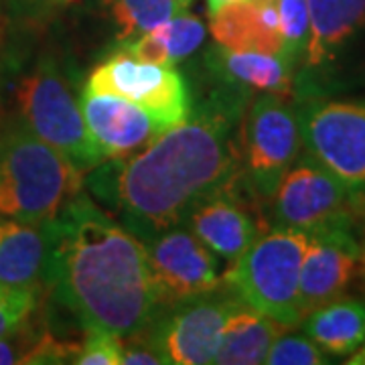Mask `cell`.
Segmentation results:
<instances>
[{"mask_svg":"<svg viewBox=\"0 0 365 365\" xmlns=\"http://www.w3.org/2000/svg\"><path fill=\"white\" fill-rule=\"evenodd\" d=\"M246 98L237 90L215 93L143 150L96 167L90 189L143 242L181 225L199 203L242 179L237 128Z\"/></svg>","mask_w":365,"mask_h":365,"instance_id":"cell-1","label":"cell"},{"mask_svg":"<svg viewBox=\"0 0 365 365\" xmlns=\"http://www.w3.org/2000/svg\"><path fill=\"white\" fill-rule=\"evenodd\" d=\"M81 327L132 337L163 311L140 237L79 193L51 220L47 284Z\"/></svg>","mask_w":365,"mask_h":365,"instance_id":"cell-2","label":"cell"},{"mask_svg":"<svg viewBox=\"0 0 365 365\" xmlns=\"http://www.w3.org/2000/svg\"><path fill=\"white\" fill-rule=\"evenodd\" d=\"M86 173L14 124L0 132V217L49 222L83 193Z\"/></svg>","mask_w":365,"mask_h":365,"instance_id":"cell-3","label":"cell"},{"mask_svg":"<svg viewBox=\"0 0 365 365\" xmlns=\"http://www.w3.org/2000/svg\"><path fill=\"white\" fill-rule=\"evenodd\" d=\"M309 234L290 227H274L250 246L232 268L222 276L246 307L270 317L272 321L299 327L302 321L299 304L300 266Z\"/></svg>","mask_w":365,"mask_h":365,"instance_id":"cell-4","label":"cell"},{"mask_svg":"<svg viewBox=\"0 0 365 365\" xmlns=\"http://www.w3.org/2000/svg\"><path fill=\"white\" fill-rule=\"evenodd\" d=\"M19 124L59 150L81 173H91L106 157L91 140L79 98L51 57H43L16 79L13 88Z\"/></svg>","mask_w":365,"mask_h":365,"instance_id":"cell-5","label":"cell"},{"mask_svg":"<svg viewBox=\"0 0 365 365\" xmlns=\"http://www.w3.org/2000/svg\"><path fill=\"white\" fill-rule=\"evenodd\" d=\"M302 146L297 108L278 93H260L240 122L242 173L250 191L270 201Z\"/></svg>","mask_w":365,"mask_h":365,"instance_id":"cell-6","label":"cell"},{"mask_svg":"<svg viewBox=\"0 0 365 365\" xmlns=\"http://www.w3.org/2000/svg\"><path fill=\"white\" fill-rule=\"evenodd\" d=\"M297 116L307 153L353 195L365 193V102L314 98Z\"/></svg>","mask_w":365,"mask_h":365,"instance_id":"cell-7","label":"cell"},{"mask_svg":"<svg viewBox=\"0 0 365 365\" xmlns=\"http://www.w3.org/2000/svg\"><path fill=\"white\" fill-rule=\"evenodd\" d=\"M242 304L230 288L222 287L167 307L140 331L163 364L207 365L215 361L227 317Z\"/></svg>","mask_w":365,"mask_h":365,"instance_id":"cell-8","label":"cell"},{"mask_svg":"<svg viewBox=\"0 0 365 365\" xmlns=\"http://www.w3.org/2000/svg\"><path fill=\"white\" fill-rule=\"evenodd\" d=\"M86 90L130 100L155 118L163 130L182 122L193 108L187 83L175 67L140 61L128 51H118L96 67Z\"/></svg>","mask_w":365,"mask_h":365,"instance_id":"cell-9","label":"cell"},{"mask_svg":"<svg viewBox=\"0 0 365 365\" xmlns=\"http://www.w3.org/2000/svg\"><path fill=\"white\" fill-rule=\"evenodd\" d=\"M351 191L311 155L287 170L272 195L276 227L311 234L329 223L353 220Z\"/></svg>","mask_w":365,"mask_h":365,"instance_id":"cell-10","label":"cell"},{"mask_svg":"<svg viewBox=\"0 0 365 365\" xmlns=\"http://www.w3.org/2000/svg\"><path fill=\"white\" fill-rule=\"evenodd\" d=\"M153 284L160 307L197 299L222 287L215 254L181 223L144 240Z\"/></svg>","mask_w":365,"mask_h":365,"instance_id":"cell-11","label":"cell"},{"mask_svg":"<svg viewBox=\"0 0 365 365\" xmlns=\"http://www.w3.org/2000/svg\"><path fill=\"white\" fill-rule=\"evenodd\" d=\"M357 262L359 240L353 234V220L329 223L309 234L299 284L302 319L343 297L357 274Z\"/></svg>","mask_w":365,"mask_h":365,"instance_id":"cell-12","label":"cell"},{"mask_svg":"<svg viewBox=\"0 0 365 365\" xmlns=\"http://www.w3.org/2000/svg\"><path fill=\"white\" fill-rule=\"evenodd\" d=\"M79 108L91 140L106 160L130 157L163 132L157 120L144 112L140 106L114 93L83 88L79 96Z\"/></svg>","mask_w":365,"mask_h":365,"instance_id":"cell-13","label":"cell"},{"mask_svg":"<svg viewBox=\"0 0 365 365\" xmlns=\"http://www.w3.org/2000/svg\"><path fill=\"white\" fill-rule=\"evenodd\" d=\"M235 185L199 203L185 222L211 254L227 262L237 260L262 234L256 217L237 195Z\"/></svg>","mask_w":365,"mask_h":365,"instance_id":"cell-14","label":"cell"},{"mask_svg":"<svg viewBox=\"0 0 365 365\" xmlns=\"http://www.w3.org/2000/svg\"><path fill=\"white\" fill-rule=\"evenodd\" d=\"M51 220L21 222L0 217V287L39 294L47 284Z\"/></svg>","mask_w":365,"mask_h":365,"instance_id":"cell-15","label":"cell"},{"mask_svg":"<svg viewBox=\"0 0 365 365\" xmlns=\"http://www.w3.org/2000/svg\"><path fill=\"white\" fill-rule=\"evenodd\" d=\"M215 45L282 55L276 0H240L209 14Z\"/></svg>","mask_w":365,"mask_h":365,"instance_id":"cell-16","label":"cell"},{"mask_svg":"<svg viewBox=\"0 0 365 365\" xmlns=\"http://www.w3.org/2000/svg\"><path fill=\"white\" fill-rule=\"evenodd\" d=\"M311 37L304 63L319 69L333 63L365 26V0H307Z\"/></svg>","mask_w":365,"mask_h":365,"instance_id":"cell-17","label":"cell"},{"mask_svg":"<svg viewBox=\"0 0 365 365\" xmlns=\"http://www.w3.org/2000/svg\"><path fill=\"white\" fill-rule=\"evenodd\" d=\"M209 67L230 86V90L278 96H287L290 91L294 71L282 55L258 49H225L220 45L209 55Z\"/></svg>","mask_w":365,"mask_h":365,"instance_id":"cell-18","label":"cell"},{"mask_svg":"<svg viewBox=\"0 0 365 365\" xmlns=\"http://www.w3.org/2000/svg\"><path fill=\"white\" fill-rule=\"evenodd\" d=\"M300 325L327 355L349 357L365 339V300L339 297L314 309Z\"/></svg>","mask_w":365,"mask_h":365,"instance_id":"cell-19","label":"cell"},{"mask_svg":"<svg viewBox=\"0 0 365 365\" xmlns=\"http://www.w3.org/2000/svg\"><path fill=\"white\" fill-rule=\"evenodd\" d=\"M288 327L272 321L270 317L246 307L244 302L227 317L223 327L222 345L213 364L220 365H258L264 364L272 343Z\"/></svg>","mask_w":365,"mask_h":365,"instance_id":"cell-20","label":"cell"},{"mask_svg":"<svg viewBox=\"0 0 365 365\" xmlns=\"http://www.w3.org/2000/svg\"><path fill=\"white\" fill-rule=\"evenodd\" d=\"M205 39V26L195 14L181 13L170 21L158 25L157 29L144 33L130 43H126V51L136 59L157 63V66L175 67L199 49Z\"/></svg>","mask_w":365,"mask_h":365,"instance_id":"cell-21","label":"cell"},{"mask_svg":"<svg viewBox=\"0 0 365 365\" xmlns=\"http://www.w3.org/2000/svg\"><path fill=\"white\" fill-rule=\"evenodd\" d=\"M102 4L114 23L118 43L126 45L185 13L191 0H102Z\"/></svg>","mask_w":365,"mask_h":365,"instance_id":"cell-22","label":"cell"},{"mask_svg":"<svg viewBox=\"0 0 365 365\" xmlns=\"http://www.w3.org/2000/svg\"><path fill=\"white\" fill-rule=\"evenodd\" d=\"M276 9L282 39V57L294 67L300 59H304L311 37L307 0H276Z\"/></svg>","mask_w":365,"mask_h":365,"instance_id":"cell-23","label":"cell"},{"mask_svg":"<svg viewBox=\"0 0 365 365\" xmlns=\"http://www.w3.org/2000/svg\"><path fill=\"white\" fill-rule=\"evenodd\" d=\"M331 359L307 335H280L274 341L264 364L268 365H325Z\"/></svg>","mask_w":365,"mask_h":365,"instance_id":"cell-24","label":"cell"},{"mask_svg":"<svg viewBox=\"0 0 365 365\" xmlns=\"http://www.w3.org/2000/svg\"><path fill=\"white\" fill-rule=\"evenodd\" d=\"M86 341L79 347L73 364L78 365H122L124 341L120 335L106 329H88Z\"/></svg>","mask_w":365,"mask_h":365,"instance_id":"cell-25","label":"cell"},{"mask_svg":"<svg viewBox=\"0 0 365 365\" xmlns=\"http://www.w3.org/2000/svg\"><path fill=\"white\" fill-rule=\"evenodd\" d=\"M37 297L35 292L0 287V339L29 321L37 307Z\"/></svg>","mask_w":365,"mask_h":365,"instance_id":"cell-26","label":"cell"},{"mask_svg":"<svg viewBox=\"0 0 365 365\" xmlns=\"http://www.w3.org/2000/svg\"><path fill=\"white\" fill-rule=\"evenodd\" d=\"M81 343L61 341L53 337L51 333H39V337L31 345L21 364H73L78 357Z\"/></svg>","mask_w":365,"mask_h":365,"instance_id":"cell-27","label":"cell"},{"mask_svg":"<svg viewBox=\"0 0 365 365\" xmlns=\"http://www.w3.org/2000/svg\"><path fill=\"white\" fill-rule=\"evenodd\" d=\"M76 0H9V9L16 21L41 25L66 11Z\"/></svg>","mask_w":365,"mask_h":365,"instance_id":"cell-28","label":"cell"},{"mask_svg":"<svg viewBox=\"0 0 365 365\" xmlns=\"http://www.w3.org/2000/svg\"><path fill=\"white\" fill-rule=\"evenodd\" d=\"M39 337V333H33L26 329V323L13 331L11 335L0 339V365L21 364L31 345Z\"/></svg>","mask_w":365,"mask_h":365,"instance_id":"cell-29","label":"cell"},{"mask_svg":"<svg viewBox=\"0 0 365 365\" xmlns=\"http://www.w3.org/2000/svg\"><path fill=\"white\" fill-rule=\"evenodd\" d=\"M347 364L349 365H365V339L364 343L355 349V351L349 355V359H347Z\"/></svg>","mask_w":365,"mask_h":365,"instance_id":"cell-30","label":"cell"},{"mask_svg":"<svg viewBox=\"0 0 365 365\" xmlns=\"http://www.w3.org/2000/svg\"><path fill=\"white\" fill-rule=\"evenodd\" d=\"M234 2H240V0H205L209 14L217 13V11H222L223 6H227V4H234Z\"/></svg>","mask_w":365,"mask_h":365,"instance_id":"cell-31","label":"cell"},{"mask_svg":"<svg viewBox=\"0 0 365 365\" xmlns=\"http://www.w3.org/2000/svg\"><path fill=\"white\" fill-rule=\"evenodd\" d=\"M357 272L364 276L365 280V232L361 242H359V262H357Z\"/></svg>","mask_w":365,"mask_h":365,"instance_id":"cell-32","label":"cell"},{"mask_svg":"<svg viewBox=\"0 0 365 365\" xmlns=\"http://www.w3.org/2000/svg\"><path fill=\"white\" fill-rule=\"evenodd\" d=\"M0 21H2V0H0Z\"/></svg>","mask_w":365,"mask_h":365,"instance_id":"cell-33","label":"cell"}]
</instances>
